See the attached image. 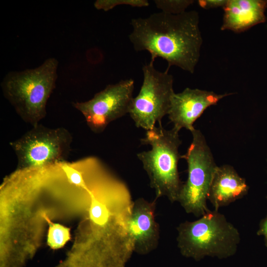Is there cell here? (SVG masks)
Listing matches in <instances>:
<instances>
[{
  "instance_id": "7a4b0ae2",
  "label": "cell",
  "mask_w": 267,
  "mask_h": 267,
  "mask_svg": "<svg viewBox=\"0 0 267 267\" xmlns=\"http://www.w3.org/2000/svg\"><path fill=\"white\" fill-rule=\"evenodd\" d=\"M58 62L46 59L34 69L8 73L1 83L4 97L26 123L34 126L46 114L47 102L55 89Z\"/></svg>"
},
{
  "instance_id": "3957f363",
  "label": "cell",
  "mask_w": 267,
  "mask_h": 267,
  "mask_svg": "<svg viewBox=\"0 0 267 267\" xmlns=\"http://www.w3.org/2000/svg\"><path fill=\"white\" fill-rule=\"evenodd\" d=\"M177 231V245L181 254L197 261L207 256L231 257L240 242L238 229L215 210H209L196 221L181 222Z\"/></svg>"
},
{
  "instance_id": "5bb4252c",
  "label": "cell",
  "mask_w": 267,
  "mask_h": 267,
  "mask_svg": "<svg viewBox=\"0 0 267 267\" xmlns=\"http://www.w3.org/2000/svg\"><path fill=\"white\" fill-rule=\"evenodd\" d=\"M156 7L162 12L179 14L186 11V9L194 2L193 0H155Z\"/></svg>"
},
{
  "instance_id": "9a60e30c",
  "label": "cell",
  "mask_w": 267,
  "mask_h": 267,
  "mask_svg": "<svg viewBox=\"0 0 267 267\" xmlns=\"http://www.w3.org/2000/svg\"><path fill=\"white\" fill-rule=\"evenodd\" d=\"M119 5L142 7L148 6L149 3L147 0H97L94 3V6L96 9L105 11L110 10Z\"/></svg>"
},
{
  "instance_id": "4fadbf2b",
  "label": "cell",
  "mask_w": 267,
  "mask_h": 267,
  "mask_svg": "<svg viewBox=\"0 0 267 267\" xmlns=\"http://www.w3.org/2000/svg\"><path fill=\"white\" fill-rule=\"evenodd\" d=\"M47 242L52 249H58L63 247L70 237V229L58 223L48 221Z\"/></svg>"
},
{
  "instance_id": "8992f818",
  "label": "cell",
  "mask_w": 267,
  "mask_h": 267,
  "mask_svg": "<svg viewBox=\"0 0 267 267\" xmlns=\"http://www.w3.org/2000/svg\"><path fill=\"white\" fill-rule=\"evenodd\" d=\"M72 136L65 128H49L38 124L10 142L18 169L42 167L65 161L71 150Z\"/></svg>"
},
{
  "instance_id": "6da1fadb",
  "label": "cell",
  "mask_w": 267,
  "mask_h": 267,
  "mask_svg": "<svg viewBox=\"0 0 267 267\" xmlns=\"http://www.w3.org/2000/svg\"><path fill=\"white\" fill-rule=\"evenodd\" d=\"M131 24L129 39L135 51H148L153 62L163 58L168 63V70L175 66L194 73L203 43L198 12L171 14L161 11L133 18Z\"/></svg>"
},
{
  "instance_id": "277c9868",
  "label": "cell",
  "mask_w": 267,
  "mask_h": 267,
  "mask_svg": "<svg viewBox=\"0 0 267 267\" xmlns=\"http://www.w3.org/2000/svg\"><path fill=\"white\" fill-rule=\"evenodd\" d=\"M158 124V127L147 131L140 139L142 144L150 145L151 149L137 153V157L148 175L156 198L165 196L174 203L178 201L183 183L178 171L181 141L178 132L173 128L166 130Z\"/></svg>"
},
{
  "instance_id": "e0dca14e",
  "label": "cell",
  "mask_w": 267,
  "mask_h": 267,
  "mask_svg": "<svg viewBox=\"0 0 267 267\" xmlns=\"http://www.w3.org/2000/svg\"><path fill=\"white\" fill-rule=\"evenodd\" d=\"M228 0H199V6L205 9L223 7L227 3Z\"/></svg>"
},
{
  "instance_id": "5b68a950",
  "label": "cell",
  "mask_w": 267,
  "mask_h": 267,
  "mask_svg": "<svg viewBox=\"0 0 267 267\" xmlns=\"http://www.w3.org/2000/svg\"><path fill=\"white\" fill-rule=\"evenodd\" d=\"M191 133L192 141L186 153L181 156L187 163V178L177 202L187 213L200 217L209 211L207 200L218 166L202 132L195 129Z\"/></svg>"
},
{
  "instance_id": "9c48e42d",
  "label": "cell",
  "mask_w": 267,
  "mask_h": 267,
  "mask_svg": "<svg viewBox=\"0 0 267 267\" xmlns=\"http://www.w3.org/2000/svg\"><path fill=\"white\" fill-rule=\"evenodd\" d=\"M233 94H218L213 91L189 88L181 92H175L168 113L169 120L174 125L173 128L178 132L182 128L191 132L195 129L194 122L208 107Z\"/></svg>"
},
{
  "instance_id": "7c38bea8",
  "label": "cell",
  "mask_w": 267,
  "mask_h": 267,
  "mask_svg": "<svg viewBox=\"0 0 267 267\" xmlns=\"http://www.w3.org/2000/svg\"><path fill=\"white\" fill-rule=\"evenodd\" d=\"M267 7L266 0H228L221 29L239 33L265 22Z\"/></svg>"
},
{
  "instance_id": "30bf717a",
  "label": "cell",
  "mask_w": 267,
  "mask_h": 267,
  "mask_svg": "<svg viewBox=\"0 0 267 267\" xmlns=\"http://www.w3.org/2000/svg\"><path fill=\"white\" fill-rule=\"evenodd\" d=\"M156 199L151 202L143 198L133 201L128 230L134 252L141 255L149 253L158 245L159 228L155 218Z\"/></svg>"
},
{
  "instance_id": "8fae6325",
  "label": "cell",
  "mask_w": 267,
  "mask_h": 267,
  "mask_svg": "<svg viewBox=\"0 0 267 267\" xmlns=\"http://www.w3.org/2000/svg\"><path fill=\"white\" fill-rule=\"evenodd\" d=\"M249 187L245 178L229 165L217 166L210 185L208 200L214 210L227 206L245 196Z\"/></svg>"
},
{
  "instance_id": "52a82bcc",
  "label": "cell",
  "mask_w": 267,
  "mask_h": 267,
  "mask_svg": "<svg viewBox=\"0 0 267 267\" xmlns=\"http://www.w3.org/2000/svg\"><path fill=\"white\" fill-rule=\"evenodd\" d=\"M143 80L138 95L134 97L129 114L136 127L147 131L155 127L157 122L169 112L171 99L175 93L174 78L168 70L155 69L154 62L142 67Z\"/></svg>"
},
{
  "instance_id": "ba28073f",
  "label": "cell",
  "mask_w": 267,
  "mask_h": 267,
  "mask_svg": "<svg viewBox=\"0 0 267 267\" xmlns=\"http://www.w3.org/2000/svg\"><path fill=\"white\" fill-rule=\"evenodd\" d=\"M134 85L132 79L121 80L107 85L88 101L72 104L83 115L89 129L100 133L111 122L129 113Z\"/></svg>"
},
{
  "instance_id": "ac0fdd59",
  "label": "cell",
  "mask_w": 267,
  "mask_h": 267,
  "mask_svg": "<svg viewBox=\"0 0 267 267\" xmlns=\"http://www.w3.org/2000/svg\"><path fill=\"white\" fill-rule=\"evenodd\" d=\"M257 234L258 235L264 236L265 244L267 247V215L265 218L261 221Z\"/></svg>"
},
{
  "instance_id": "2e32d148",
  "label": "cell",
  "mask_w": 267,
  "mask_h": 267,
  "mask_svg": "<svg viewBox=\"0 0 267 267\" xmlns=\"http://www.w3.org/2000/svg\"><path fill=\"white\" fill-rule=\"evenodd\" d=\"M64 170L70 182L84 189L87 187V185L80 172L69 167H65Z\"/></svg>"
}]
</instances>
